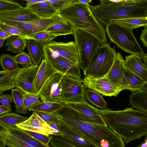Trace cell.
I'll return each mask as SVG.
<instances>
[{"label": "cell", "mask_w": 147, "mask_h": 147, "mask_svg": "<svg viewBox=\"0 0 147 147\" xmlns=\"http://www.w3.org/2000/svg\"><path fill=\"white\" fill-rule=\"evenodd\" d=\"M107 126L127 144L147 135V113L126 108L119 111L100 110Z\"/></svg>", "instance_id": "1"}, {"label": "cell", "mask_w": 147, "mask_h": 147, "mask_svg": "<svg viewBox=\"0 0 147 147\" xmlns=\"http://www.w3.org/2000/svg\"><path fill=\"white\" fill-rule=\"evenodd\" d=\"M53 114L62 122L82 134L100 147H125L122 139L107 126L83 120L72 109L63 105Z\"/></svg>", "instance_id": "2"}, {"label": "cell", "mask_w": 147, "mask_h": 147, "mask_svg": "<svg viewBox=\"0 0 147 147\" xmlns=\"http://www.w3.org/2000/svg\"><path fill=\"white\" fill-rule=\"evenodd\" d=\"M89 4H75L74 2L59 11L57 13L68 22L74 30L80 29L85 31L97 38L100 45H107L105 29L93 15Z\"/></svg>", "instance_id": "3"}, {"label": "cell", "mask_w": 147, "mask_h": 147, "mask_svg": "<svg viewBox=\"0 0 147 147\" xmlns=\"http://www.w3.org/2000/svg\"><path fill=\"white\" fill-rule=\"evenodd\" d=\"M105 31L110 41L123 51L142 56L145 53L137 42L132 30L112 22L105 26Z\"/></svg>", "instance_id": "4"}, {"label": "cell", "mask_w": 147, "mask_h": 147, "mask_svg": "<svg viewBox=\"0 0 147 147\" xmlns=\"http://www.w3.org/2000/svg\"><path fill=\"white\" fill-rule=\"evenodd\" d=\"M72 34L78 51L80 67L84 72L90 66L100 42L94 36L81 30H74Z\"/></svg>", "instance_id": "5"}, {"label": "cell", "mask_w": 147, "mask_h": 147, "mask_svg": "<svg viewBox=\"0 0 147 147\" xmlns=\"http://www.w3.org/2000/svg\"><path fill=\"white\" fill-rule=\"evenodd\" d=\"M117 53L115 50L109 44L100 46L94 54L90 66L84 72V75L97 78L107 74L112 66Z\"/></svg>", "instance_id": "6"}, {"label": "cell", "mask_w": 147, "mask_h": 147, "mask_svg": "<svg viewBox=\"0 0 147 147\" xmlns=\"http://www.w3.org/2000/svg\"><path fill=\"white\" fill-rule=\"evenodd\" d=\"M45 59L58 73L64 76L81 79L80 68L74 64L43 47L42 49Z\"/></svg>", "instance_id": "7"}, {"label": "cell", "mask_w": 147, "mask_h": 147, "mask_svg": "<svg viewBox=\"0 0 147 147\" xmlns=\"http://www.w3.org/2000/svg\"><path fill=\"white\" fill-rule=\"evenodd\" d=\"M61 85L60 101L78 102L85 100L84 86L82 79L64 76Z\"/></svg>", "instance_id": "8"}, {"label": "cell", "mask_w": 147, "mask_h": 147, "mask_svg": "<svg viewBox=\"0 0 147 147\" xmlns=\"http://www.w3.org/2000/svg\"><path fill=\"white\" fill-rule=\"evenodd\" d=\"M57 13L51 18H41L36 20L18 22L5 19H0V23L10 25L19 29L25 36L46 30L48 28L55 24L60 19Z\"/></svg>", "instance_id": "9"}, {"label": "cell", "mask_w": 147, "mask_h": 147, "mask_svg": "<svg viewBox=\"0 0 147 147\" xmlns=\"http://www.w3.org/2000/svg\"><path fill=\"white\" fill-rule=\"evenodd\" d=\"M63 106L76 111L83 120L90 123L107 126L100 110L92 106L85 99L78 102H59Z\"/></svg>", "instance_id": "10"}, {"label": "cell", "mask_w": 147, "mask_h": 147, "mask_svg": "<svg viewBox=\"0 0 147 147\" xmlns=\"http://www.w3.org/2000/svg\"><path fill=\"white\" fill-rule=\"evenodd\" d=\"M39 67L33 64L20 67L14 78L15 88L27 94L38 96L34 90L33 84Z\"/></svg>", "instance_id": "11"}, {"label": "cell", "mask_w": 147, "mask_h": 147, "mask_svg": "<svg viewBox=\"0 0 147 147\" xmlns=\"http://www.w3.org/2000/svg\"><path fill=\"white\" fill-rule=\"evenodd\" d=\"M84 86L105 96H116L122 91L114 86L107 79L106 75L95 78L85 76L82 79Z\"/></svg>", "instance_id": "12"}, {"label": "cell", "mask_w": 147, "mask_h": 147, "mask_svg": "<svg viewBox=\"0 0 147 147\" xmlns=\"http://www.w3.org/2000/svg\"><path fill=\"white\" fill-rule=\"evenodd\" d=\"M44 47L69 60L80 68L78 51L74 42H64L52 40Z\"/></svg>", "instance_id": "13"}, {"label": "cell", "mask_w": 147, "mask_h": 147, "mask_svg": "<svg viewBox=\"0 0 147 147\" xmlns=\"http://www.w3.org/2000/svg\"><path fill=\"white\" fill-rule=\"evenodd\" d=\"M63 76L57 73L48 80L38 95L42 101L54 102L60 101L61 82Z\"/></svg>", "instance_id": "14"}, {"label": "cell", "mask_w": 147, "mask_h": 147, "mask_svg": "<svg viewBox=\"0 0 147 147\" xmlns=\"http://www.w3.org/2000/svg\"><path fill=\"white\" fill-rule=\"evenodd\" d=\"M63 138L78 147H100L83 134L62 121L57 125Z\"/></svg>", "instance_id": "15"}, {"label": "cell", "mask_w": 147, "mask_h": 147, "mask_svg": "<svg viewBox=\"0 0 147 147\" xmlns=\"http://www.w3.org/2000/svg\"><path fill=\"white\" fill-rule=\"evenodd\" d=\"M16 126L26 131L46 135H53L55 132L48 123L34 112L28 119Z\"/></svg>", "instance_id": "16"}, {"label": "cell", "mask_w": 147, "mask_h": 147, "mask_svg": "<svg viewBox=\"0 0 147 147\" xmlns=\"http://www.w3.org/2000/svg\"><path fill=\"white\" fill-rule=\"evenodd\" d=\"M57 73L46 59H44L39 66L33 84L34 90L38 96V94L46 83Z\"/></svg>", "instance_id": "17"}, {"label": "cell", "mask_w": 147, "mask_h": 147, "mask_svg": "<svg viewBox=\"0 0 147 147\" xmlns=\"http://www.w3.org/2000/svg\"><path fill=\"white\" fill-rule=\"evenodd\" d=\"M40 17L26 7H22L11 11L0 12V19L18 22H26L37 20Z\"/></svg>", "instance_id": "18"}, {"label": "cell", "mask_w": 147, "mask_h": 147, "mask_svg": "<svg viewBox=\"0 0 147 147\" xmlns=\"http://www.w3.org/2000/svg\"><path fill=\"white\" fill-rule=\"evenodd\" d=\"M125 60L119 52H117L113 63L107 77L115 87L120 89L125 69Z\"/></svg>", "instance_id": "19"}, {"label": "cell", "mask_w": 147, "mask_h": 147, "mask_svg": "<svg viewBox=\"0 0 147 147\" xmlns=\"http://www.w3.org/2000/svg\"><path fill=\"white\" fill-rule=\"evenodd\" d=\"M124 65L126 69L141 77L147 84V67L141 56L135 54L126 56Z\"/></svg>", "instance_id": "20"}, {"label": "cell", "mask_w": 147, "mask_h": 147, "mask_svg": "<svg viewBox=\"0 0 147 147\" xmlns=\"http://www.w3.org/2000/svg\"><path fill=\"white\" fill-rule=\"evenodd\" d=\"M146 84L141 77L125 67L120 89L122 90H128L133 92L142 89Z\"/></svg>", "instance_id": "21"}, {"label": "cell", "mask_w": 147, "mask_h": 147, "mask_svg": "<svg viewBox=\"0 0 147 147\" xmlns=\"http://www.w3.org/2000/svg\"><path fill=\"white\" fill-rule=\"evenodd\" d=\"M26 7L41 18H51L57 14L58 11L50 3L46 1L34 4L26 3Z\"/></svg>", "instance_id": "22"}, {"label": "cell", "mask_w": 147, "mask_h": 147, "mask_svg": "<svg viewBox=\"0 0 147 147\" xmlns=\"http://www.w3.org/2000/svg\"><path fill=\"white\" fill-rule=\"evenodd\" d=\"M129 100L132 107L147 113V86L139 90L131 92Z\"/></svg>", "instance_id": "23"}, {"label": "cell", "mask_w": 147, "mask_h": 147, "mask_svg": "<svg viewBox=\"0 0 147 147\" xmlns=\"http://www.w3.org/2000/svg\"><path fill=\"white\" fill-rule=\"evenodd\" d=\"M28 118L21 116L15 112L4 113L0 116V125L6 130L16 127L28 119Z\"/></svg>", "instance_id": "24"}, {"label": "cell", "mask_w": 147, "mask_h": 147, "mask_svg": "<svg viewBox=\"0 0 147 147\" xmlns=\"http://www.w3.org/2000/svg\"><path fill=\"white\" fill-rule=\"evenodd\" d=\"M0 141L6 146L11 147H33L1 126Z\"/></svg>", "instance_id": "25"}, {"label": "cell", "mask_w": 147, "mask_h": 147, "mask_svg": "<svg viewBox=\"0 0 147 147\" xmlns=\"http://www.w3.org/2000/svg\"><path fill=\"white\" fill-rule=\"evenodd\" d=\"M7 130L33 147H51L49 145L43 144L29 134L26 131L17 126L10 128Z\"/></svg>", "instance_id": "26"}, {"label": "cell", "mask_w": 147, "mask_h": 147, "mask_svg": "<svg viewBox=\"0 0 147 147\" xmlns=\"http://www.w3.org/2000/svg\"><path fill=\"white\" fill-rule=\"evenodd\" d=\"M45 31L57 36L72 34L74 29L66 20L61 17L60 20L58 22L48 28Z\"/></svg>", "instance_id": "27"}, {"label": "cell", "mask_w": 147, "mask_h": 147, "mask_svg": "<svg viewBox=\"0 0 147 147\" xmlns=\"http://www.w3.org/2000/svg\"><path fill=\"white\" fill-rule=\"evenodd\" d=\"M18 70L0 71V95L4 92L15 88L14 78Z\"/></svg>", "instance_id": "28"}, {"label": "cell", "mask_w": 147, "mask_h": 147, "mask_svg": "<svg viewBox=\"0 0 147 147\" xmlns=\"http://www.w3.org/2000/svg\"><path fill=\"white\" fill-rule=\"evenodd\" d=\"M27 47L33 64L39 66L44 59L42 49L35 40L32 39L28 41Z\"/></svg>", "instance_id": "29"}, {"label": "cell", "mask_w": 147, "mask_h": 147, "mask_svg": "<svg viewBox=\"0 0 147 147\" xmlns=\"http://www.w3.org/2000/svg\"><path fill=\"white\" fill-rule=\"evenodd\" d=\"M5 46L7 50L15 53L24 51L27 47V39L20 37L13 36L6 39Z\"/></svg>", "instance_id": "30"}, {"label": "cell", "mask_w": 147, "mask_h": 147, "mask_svg": "<svg viewBox=\"0 0 147 147\" xmlns=\"http://www.w3.org/2000/svg\"><path fill=\"white\" fill-rule=\"evenodd\" d=\"M11 94L15 105V111L22 115L28 113V110L25 107L24 103L25 96L27 94L17 88L11 89Z\"/></svg>", "instance_id": "31"}, {"label": "cell", "mask_w": 147, "mask_h": 147, "mask_svg": "<svg viewBox=\"0 0 147 147\" xmlns=\"http://www.w3.org/2000/svg\"><path fill=\"white\" fill-rule=\"evenodd\" d=\"M63 105L60 102H54L41 100L27 108L29 111L42 112L53 113L61 109Z\"/></svg>", "instance_id": "32"}, {"label": "cell", "mask_w": 147, "mask_h": 147, "mask_svg": "<svg viewBox=\"0 0 147 147\" xmlns=\"http://www.w3.org/2000/svg\"><path fill=\"white\" fill-rule=\"evenodd\" d=\"M84 97L92 104L100 109H105L107 107V103L99 93L92 89L87 88L85 90Z\"/></svg>", "instance_id": "33"}, {"label": "cell", "mask_w": 147, "mask_h": 147, "mask_svg": "<svg viewBox=\"0 0 147 147\" xmlns=\"http://www.w3.org/2000/svg\"><path fill=\"white\" fill-rule=\"evenodd\" d=\"M114 22L120 25L133 30L141 26H147V16L124 19Z\"/></svg>", "instance_id": "34"}, {"label": "cell", "mask_w": 147, "mask_h": 147, "mask_svg": "<svg viewBox=\"0 0 147 147\" xmlns=\"http://www.w3.org/2000/svg\"><path fill=\"white\" fill-rule=\"evenodd\" d=\"M57 36L46 31H41L27 36L26 39L35 40L42 49L47 43L52 41Z\"/></svg>", "instance_id": "35"}, {"label": "cell", "mask_w": 147, "mask_h": 147, "mask_svg": "<svg viewBox=\"0 0 147 147\" xmlns=\"http://www.w3.org/2000/svg\"><path fill=\"white\" fill-rule=\"evenodd\" d=\"M0 62L4 70L13 71L18 70L20 68L13 57L8 54H3L1 55Z\"/></svg>", "instance_id": "36"}, {"label": "cell", "mask_w": 147, "mask_h": 147, "mask_svg": "<svg viewBox=\"0 0 147 147\" xmlns=\"http://www.w3.org/2000/svg\"><path fill=\"white\" fill-rule=\"evenodd\" d=\"M49 145L51 147H78L64 138L54 135H50Z\"/></svg>", "instance_id": "37"}, {"label": "cell", "mask_w": 147, "mask_h": 147, "mask_svg": "<svg viewBox=\"0 0 147 147\" xmlns=\"http://www.w3.org/2000/svg\"><path fill=\"white\" fill-rule=\"evenodd\" d=\"M18 2L12 0H0V12L15 10L22 7Z\"/></svg>", "instance_id": "38"}, {"label": "cell", "mask_w": 147, "mask_h": 147, "mask_svg": "<svg viewBox=\"0 0 147 147\" xmlns=\"http://www.w3.org/2000/svg\"><path fill=\"white\" fill-rule=\"evenodd\" d=\"M13 57L17 63L24 66V67L31 65L33 64L29 54L24 51Z\"/></svg>", "instance_id": "39"}, {"label": "cell", "mask_w": 147, "mask_h": 147, "mask_svg": "<svg viewBox=\"0 0 147 147\" xmlns=\"http://www.w3.org/2000/svg\"><path fill=\"white\" fill-rule=\"evenodd\" d=\"M33 112L35 113L48 123H53L57 125L61 122L59 119L53 113L39 111Z\"/></svg>", "instance_id": "40"}, {"label": "cell", "mask_w": 147, "mask_h": 147, "mask_svg": "<svg viewBox=\"0 0 147 147\" xmlns=\"http://www.w3.org/2000/svg\"><path fill=\"white\" fill-rule=\"evenodd\" d=\"M0 29L3 30L11 36H16L26 39L27 36H25L19 29L15 27L0 23Z\"/></svg>", "instance_id": "41"}, {"label": "cell", "mask_w": 147, "mask_h": 147, "mask_svg": "<svg viewBox=\"0 0 147 147\" xmlns=\"http://www.w3.org/2000/svg\"><path fill=\"white\" fill-rule=\"evenodd\" d=\"M76 0H47L58 12L64 8L72 4Z\"/></svg>", "instance_id": "42"}, {"label": "cell", "mask_w": 147, "mask_h": 147, "mask_svg": "<svg viewBox=\"0 0 147 147\" xmlns=\"http://www.w3.org/2000/svg\"><path fill=\"white\" fill-rule=\"evenodd\" d=\"M26 131L29 134L40 142L46 145L49 146L51 140L50 135H46L29 131Z\"/></svg>", "instance_id": "43"}, {"label": "cell", "mask_w": 147, "mask_h": 147, "mask_svg": "<svg viewBox=\"0 0 147 147\" xmlns=\"http://www.w3.org/2000/svg\"><path fill=\"white\" fill-rule=\"evenodd\" d=\"M0 95V102L2 105L10 104L13 102L11 95L8 94H2Z\"/></svg>", "instance_id": "44"}, {"label": "cell", "mask_w": 147, "mask_h": 147, "mask_svg": "<svg viewBox=\"0 0 147 147\" xmlns=\"http://www.w3.org/2000/svg\"><path fill=\"white\" fill-rule=\"evenodd\" d=\"M144 27V28L142 30L140 39L144 46L147 48V26Z\"/></svg>", "instance_id": "45"}, {"label": "cell", "mask_w": 147, "mask_h": 147, "mask_svg": "<svg viewBox=\"0 0 147 147\" xmlns=\"http://www.w3.org/2000/svg\"><path fill=\"white\" fill-rule=\"evenodd\" d=\"M11 106L10 104L7 105H0V115L4 113H10L12 111Z\"/></svg>", "instance_id": "46"}, {"label": "cell", "mask_w": 147, "mask_h": 147, "mask_svg": "<svg viewBox=\"0 0 147 147\" xmlns=\"http://www.w3.org/2000/svg\"><path fill=\"white\" fill-rule=\"evenodd\" d=\"M48 124L54 129L55 132L53 135L63 137V135L61 132L57 125L53 123H49Z\"/></svg>", "instance_id": "47"}, {"label": "cell", "mask_w": 147, "mask_h": 147, "mask_svg": "<svg viewBox=\"0 0 147 147\" xmlns=\"http://www.w3.org/2000/svg\"><path fill=\"white\" fill-rule=\"evenodd\" d=\"M39 97L37 96L27 94L25 96V99L34 102H39L41 100H39Z\"/></svg>", "instance_id": "48"}, {"label": "cell", "mask_w": 147, "mask_h": 147, "mask_svg": "<svg viewBox=\"0 0 147 147\" xmlns=\"http://www.w3.org/2000/svg\"><path fill=\"white\" fill-rule=\"evenodd\" d=\"M11 36L4 31L0 29V39H6Z\"/></svg>", "instance_id": "49"}, {"label": "cell", "mask_w": 147, "mask_h": 147, "mask_svg": "<svg viewBox=\"0 0 147 147\" xmlns=\"http://www.w3.org/2000/svg\"><path fill=\"white\" fill-rule=\"evenodd\" d=\"M38 102H36L32 101L29 100L24 99V103L25 107L26 109L31 107Z\"/></svg>", "instance_id": "50"}, {"label": "cell", "mask_w": 147, "mask_h": 147, "mask_svg": "<svg viewBox=\"0 0 147 147\" xmlns=\"http://www.w3.org/2000/svg\"><path fill=\"white\" fill-rule=\"evenodd\" d=\"M92 2L91 0H76L74 2V3L87 5L89 4Z\"/></svg>", "instance_id": "51"}, {"label": "cell", "mask_w": 147, "mask_h": 147, "mask_svg": "<svg viewBox=\"0 0 147 147\" xmlns=\"http://www.w3.org/2000/svg\"><path fill=\"white\" fill-rule=\"evenodd\" d=\"M28 4H34L39 2V0H24Z\"/></svg>", "instance_id": "52"}, {"label": "cell", "mask_w": 147, "mask_h": 147, "mask_svg": "<svg viewBox=\"0 0 147 147\" xmlns=\"http://www.w3.org/2000/svg\"><path fill=\"white\" fill-rule=\"evenodd\" d=\"M143 62L147 64V54H145L143 56H141Z\"/></svg>", "instance_id": "53"}, {"label": "cell", "mask_w": 147, "mask_h": 147, "mask_svg": "<svg viewBox=\"0 0 147 147\" xmlns=\"http://www.w3.org/2000/svg\"><path fill=\"white\" fill-rule=\"evenodd\" d=\"M137 147H147V144L143 141Z\"/></svg>", "instance_id": "54"}, {"label": "cell", "mask_w": 147, "mask_h": 147, "mask_svg": "<svg viewBox=\"0 0 147 147\" xmlns=\"http://www.w3.org/2000/svg\"><path fill=\"white\" fill-rule=\"evenodd\" d=\"M6 39H0V47H2L3 45V44L5 40Z\"/></svg>", "instance_id": "55"}, {"label": "cell", "mask_w": 147, "mask_h": 147, "mask_svg": "<svg viewBox=\"0 0 147 147\" xmlns=\"http://www.w3.org/2000/svg\"><path fill=\"white\" fill-rule=\"evenodd\" d=\"M6 146L4 143L1 141H0V147H5Z\"/></svg>", "instance_id": "56"}, {"label": "cell", "mask_w": 147, "mask_h": 147, "mask_svg": "<svg viewBox=\"0 0 147 147\" xmlns=\"http://www.w3.org/2000/svg\"><path fill=\"white\" fill-rule=\"evenodd\" d=\"M144 141L147 144V135L146 136Z\"/></svg>", "instance_id": "57"}, {"label": "cell", "mask_w": 147, "mask_h": 147, "mask_svg": "<svg viewBox=\"0 0 147 147\" xmlns=\"http://www.w3.org/2000/svg\"><path fill=\"white\" fill-rule=\"evenodd\" d=\"M144 63V64L145 65H146V67H147V64H146V63Z\"/></svg>", "instance_id": "58"}, {"label": "cell", "mask_w": 147, "mask_h": 147, "mask_svg": "<svg viewBox=\"0 0 147 147\" xmlns=\"http://www.w3.org/2000/svg\"><path fill=\"white\" fill-rule=\"evenodd\" d=\"M7 147H9V146H8Z\"/></svg>", "instance_id": "59"}]
</instances>
